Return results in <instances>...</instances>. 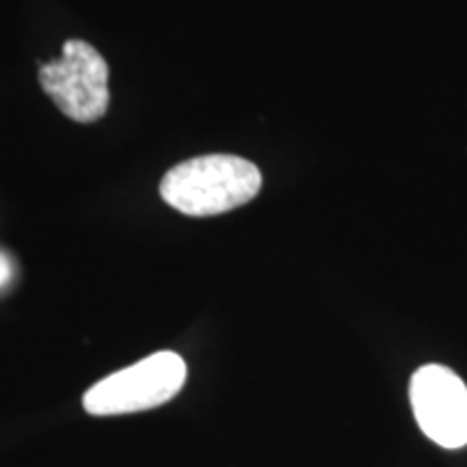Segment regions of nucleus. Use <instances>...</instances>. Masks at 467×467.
Segmentation results:
<instances>
[{"label": "nucleus", "instance_id": "1", "mask_svg": "<svg viewBox=\"0 0 467 467\" xmlns=\"http://www.w3.org/2000/svg\"><path fill=\"white\" fill-rule=\"evenodd\" d=\"M262 189V173L234 154H208L169 169L161 197L189 217H214L244 206Z\"/></svg>", "mask_w": 467, "mask_h": 467}, {"label": "nucleus", "instance_id": "4", "mask_svg": "<svg viewBox=\"0 0 467 467\" xmlns=\"http://www.w3.org/2000/svg\"><path fill=\"white\" fill-rule=\"evenodd\" d=\"M409 399L422 433L441 448L467 446V385L451 368L429 364L416 370Z\"/></svg>", "mask_w": 467, "mask_h": 467}, {"label": "nucleus", "instance_id": "2", "mask_svg": "<svg viewBox=\"0 0 467 467\" xmlns=\"http://www.w3.org/2000/svg\"><path fill=\"white\" fill-rule=\"evenodd\" d=\"M186 383V364L173 350H161L117 370L91 389L83 407L89 416H124L165 405Z\"/></svg>", "mask_w": 467, "mask_h": 467}, {"label": "nucleus", "instance_id": "5", "mask_svg": "<svg viewBox=\"0 0 467 467\" xmlns=\"http://www.w3.org/2000/svg\"><path fill=\"white\" fill-rule=\"evenodd\" d=\"M7 277H9V266H7V260H5L3 255H0V285H3L5 282H7Z\"/></svg>", "mask_w": 467, "mask_h": 467}, {"label": "nucleus", "instance_id": "3", "mask_svg": "<svg viewBox=\"0 0 467 467\" xmlns=\"http://www.w3.org/2000/svg\"><path fill=\"white\" fill-rule=\"evenodd\" d=\"M39 85L69 119L93 124L107 115L109 66L83 39H67L61 57L39 67Z\"/></svg>", "mask_w": 467, "mask_h": 467}]
</instances>
